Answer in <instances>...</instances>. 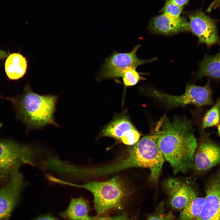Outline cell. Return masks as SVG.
I'll return each instance as SVG.
<instances>
[{"label":"cell","mask_w":220,"mask_h":220,"mask_svg":"<svg viewBox=\"0 0 220 220\" xmlns=\"http://www.w3.org/2000/svg\"><path fill=\"white\" fill-rule=\"evenodd\" d=\"M58 96L40 95L34 92L29 86L21 96L13 99L19 118L29 129H40L48 124L57 127L54 113Z\"/></svg>","instance_id":"cell-4"},{"label":"cell","mask_w":220,"mask_h":220,"mask_svg":"<svg viewBox=\"0 0 220 220\" xmlns=\"http://www.w3.org/2000/svg\"><path fill=\"white\" fill-rule=\"evenodd\" d=\"M57 182L90 191L94 196L97 216H109L113 214L125 216L133 220L137 217L140 208L130 202V193L117 176L105 182H90L83 185L75 184L61 179Z\"/></svg>","instance_id":"cell-2"},{"label":"cell","mask_w":220,"mask_h":220,"mask_svg":"<svg viewBox=\"0 0 220 220\" xmlns=\"http://www.w3.org/2000/svg\"><path fill=\"white\" fill-rule=\"evenodd\" d=\"M140 46V45H138L131 51L128 53L113 51L111 55L105 58L104 63L101 66L97 75V80L122 77L127 69L130 68H136L139 65L156 60V58L148 60L138 58L137 53Z\"/></svg>","instance_id":"cell-7"},{"label":"cell","mask_w":220,"mask_h":220,"mask_svg":"<svg viewBox=\"0 0 220 220\" xmlns=\"http://www.w3.org/2000/svg\"><path fill=\"white\" fill-rule=\"evenodd\" d=\"M190 31L197 37L200 43L210 47L215 44L220 45L216 22L200 10L188 15Z\"/></svg>","instance_id":"cell-9"},{"label":"cell","mask_w":220,"mask_h":220,"mask_svg":"<svg viewBox=\"0 0 220 220\" xmlns=\"http://www.w3.org/2000/svg\"><path fill=\"white\" fill-rule=\"evenodd\" d=\"M189 1V0H166V2L182 7L187 4Z\"/></svg>","instance_id":"cell-25"},{"label":"cell","mask_w":220,"mask_h":220,"mask_svg":"<svg viewBox=\"0 0 220 220\" xmlns=\"http://www.w3.org/2000/svg\"><path fill=\"white\" fill-rule=\"evenodd\" d=\"M88 201L82 196L71 199L67 209L59 213L66 220H84L90 217Z\"/></svg>","instance_id":"cell-15"},{"label":"cell","mask_w":220,"mask_h":220,"mask_svg":"<svg viewBox=\"0 0 220 220\" xmlns=\"http://www.w3.org/2000/svg\"><path fill=\"white\" fill-rule=\"evenodd\" d=\"M35 147L26 146L9 141H0V178L11 174L21 164L35 165L39 150Z\"/></svg>","instance_id":"cell-5"},{"label":"cell","mask_w":220,"mask_h":220,"mask_svg":"<svg viewBox=\"0 0 220 220\" xmlns=\"http://www.w3.org/2000/svg\"><path fill=\"white\" fill-rule=\"evenodd\" d=\"M32 220H59L56 217L50 214L39 215Z\"/></svg>","instance_id":"cell-24"},{"label":"cell","mask_w":220,"mask_h":220,"mask_svg":"<svg viewBox=\"0 0 220 220\" xmlns=\"http://www.w3.org/2000/svg\"><path fill=\"white\" fill-rule=\"evenodd\" d=\"M147 220H176L171 212H166L163 200L161 201L151 213L147 215Z\"/></svg>","instance_id":"cell-20"},{"label":"cell","mask_w":220,"mask_h":220,"mask_svg":"<svg viewBox=\"0 0 220 220\" xmlns=\"http://www.w3.org/2000/svg\"><path fill=\"white\" fill-rule=\"evenodd\" d=\"M17 167L8 184L0 189V220H8L18 200L23 187L22 174Z\"/></svg>","instance_id":"cell-12"},{"label":"cell","mask_w":220,"mask_h":220,"mask_svg":"<svg viewBox=\"0 0 220 220\" xmlns=\"http://www.w3.org/2000/svg\"><path fill=\"white\" fill-rule=\"evenodd\" d=\"M129 118L121 116L115 118L103 130L102 135L111 137L122 142L129 132L135 128Z\"/></svg>","instance_id":"cell-14"},{"label":"cell","mask_w":220,"mask_h":220,"mask_svg":"<svg viewBox=\"0 0 220 220\" xmlns=\"http://www.w3.org/2000/svg\"><path fill=\"white\" fill-rule=\"evenodd\" d=\"M154 131L157 134L158 146L174 174L185 173L192 169L197 141L191 121L178 116L171 121L163 116Z\"/></svg>","instance_id":"cell-1"},{"label":"cell","mask_w":220,"mask_h":220,"mask_svg":"<svg viewBox=\"0 0 220 220\" xmlns=\"http://www.w3.org/2000/svg\"><path fill=\"white\" fill-rule=\"evenodd\" d=\"M220 6V0H214L208 7V9L212 10L219 7Z\"/></svg>","instance_id":"cell-26"},{"label":"cell","mask_w":220,"mask_h":220,"mask_svg":"<svg viewBox=\"0 0 220 220\" xmlns=\"http://www.w3.org/2000/svg\"><path fill=\"white\" fill-rule=\"evenodd\" d=\"M183 7L166 2L162 10L163 14L170 18L176 19L180 17Z\"/></svg>","instance_id":"cell-22"},{"label":"cell","mask_w":220,"mask_h":220,"mask_svg":"<svg viewBox=\"0 0 220 220\" xmlns=\"http://www.w3.org/2000/svg\"><path fill=\"white\" fill-rule=\"evenodd\" d=\"M8 56V54L6 51L0 49V59L7 57Z\"/></svg>","instance_id":"cell-27"},{"label":"cell","mask_w":220,"mask_h":220,"mask_svg":"<svg viewBox=\"0 0 220 220\" xmlns=\"http://www.w3.org/2000/svg\"><path fill=\"white\" fill-rule=\"evenodd\" d=\"M123 83L126 86H131L136 85L140 80L145 79L140 76L136 68H130L126 70L123 76Z\"/></svg>","instance_id":"cell-21"},{"label":"cell","mask_w":220,"mask_h":220,"mask_svg":"<svg viewBox=\"0 0 220 220\" xmlns=\"http://www.w3.org/2000/svg\"><path fill=\"white\" fill-rule=\"evenodd\" d=\"M157 138L155 131L143 137L133 145L124 159L105 166V172L109 174L133 167L147 168L150 171V181L156 183L165 160L157 145Z\"/></svg>","instance_id":"cell-3"},{"label":"cell","mask_w":220,"mask_h":220,"mask_svg":"<svg viewBox=\"0 0 220 220\" xmlns=\"http://www.w3.org/2000/svg\"><path fill=\"white\" fill-rule=\"evenodd\" d=\"M85 220H132L123 215H117L109 216H90L89 218Z\"/></svg>","instance_id":"cell-23"},{"label":"cell","mask_w":220,"mask_h":220,"mask_svg":"<svg viewBox=\"0 0 220 220\" xmlns=\"http://www.w3.org/2000/svg\"><path fill=\"white\" fill-rule=\"evenodd\" d=\"M220 165V144L208 134L201 135L196 149L192 169L196 174L202 175L214 167Z\"/></svg>","instance_id":"cell-8"},{"label":"cell","mask_w":220,"mask_h":220,"mask_svg":"<svg viewBox=\"0 0 220 220\" xmlns=\"http://www.w3.org/2000/svg\"><path fill=\"white\" fill-rule=\"evenodd\" d=\"M204 76L220 78V52L214 56H206L199 69L198 78Z\"/></svg>","instance_id":"cell-17"},{"label":"cell","mask_w":220,"mask_h":220,"mask_svg":"<svg viewBox=\"0 0 220 220\" xmlns=\"http://www.w3.org/2000/svg\"><path fill=\"white\" fill-rule=\"evenodd\" d=\"M163 186L173 209L182 211L190 199L197 194L190 183L180 179L170 178L164 181Z\"/></svg>","instance_id":"cell-11"},{"label":"cell","mask_w":220,"mask_h":220,"mask_svg":"<svg viewBox=\"0 0 220 220\" xmlns=\"http://www.w3.org/2000/svg\"><path fill=\"white\" fill-rule=\"evenodd\" d=\"M27 67L26 58L18 53L10 54L5 63V70L9 78L16 80L22 78L25 74Z\"/></svg>","instance_id":"cell-16"},{"label":"cell","mask_w":220,"mask_h":220,"mask_svg":"<svg viewBox=\"0 0 220 220\" xmlns=\"http://www.w3.org/2000/svg\"><path fill=\"white\" fill-rule=\"evenodd\" d=\"M217 128L218 130V134L219 136H220V123L218 125Z\"/></svg>","instance_id":"cell-28"},{"label":"cell","mask_w":220,"mask_h":220,"mask_svg":"<svg viewBox=\"0 0 220 220\" xmlns=\"http://www.w3.org/2000/svg\"><path fill=\"white\" fill-rule=\"evenodd\" d=\"M205 201L195 220H220V166L206 181Z\"/></svg>","instance_id":"cell-10"},{"label":"cell","mask_w":220,"mask_h":220,"mask_svg":"<svg viewBox=\"0 0 220 220\" xmlns=\"http://www.w3.org/2000/svg\"><path fill=\"white\" fill-rule=\"evenodd\" d=\"M149 27L153 33L166 35L180 32L190 31L189 23L185 17L180 16L173 19L163 14L153 18L150 21Z\"/></svg>","instance_id":"cell-13"},{"label":"cell","mask_w":220,"mask_h":220,"mask_svg":"<svg viewBox=\"0 0 220 220\" xmlns=\"http://www.w3.org/2000/svg\"><path fill=\"white\" fill-rule=\"evenodd\" d=\"M220 119V100L218 99L214 106L208 110L203 119L202 127L203 129L217 125Z\"/></svg>","instance_id":"cell-19"},{"label":"cell","mask_w":220,"mask_h":220,"mask_svg":"<svg viewBox=\"0 0 220 220\" xmlns=\"http://www.w3.org/2000/svg\"><path fill=\"white\" fill-rule=\"evenodd\" d=\"M205 201V197L193 196L179 215L178 220H195L199 215Z\"/></svg>","instance_id":"cell-18"},{"label":"cell","mask_w":220,"mask_h":220,"mask_svg":"<svg viewBox=\"0 0 220 220\" xmlns=\"http://www.w3.org/2000/svg\"><path fill=\"white\" fill-rule=\"evenodd\" d=\"M213 91L208 82L204 86L189 84L184 93L178 96L170 95L160 90L154 89L151 96L156 98L168 108L187 105L193 104L198 107L212 104Z\"/></svg>","instance_id":"cell-6"},{"label":"cell","mask_w":220,"mask_h":220,"mask_svg":"<svg viewBox=\"0 0 220 220\" xmlns=\"http://www.w3.org/2000/svg\"><path fill=\"white\" fill-rule=\"evenodd\" d=\"M2 126V124L0 123V128Z\"/></svg>","instance_id":"cell-29"}]
</instances>
